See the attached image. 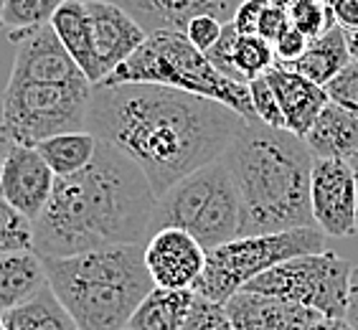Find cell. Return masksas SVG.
Masks as SVG:
<instances>
[{
  "mask_svg": "<svg viewBox=\"0 0 358 330\" xmlns=\"http://www.w3.org/2000/svg\"><path fill=\"white\" fill-rule=\"evenodd\" d=\"M305 330H353V328L348 325L345 317H320V320H315V323L308 325Z\"/></svg>",
  "mask_w": 358,
  "mask_h": 330,
  "instance_id": "8d00e7d4",
  "label": "cell"
},
{
  "mask_svg": "<svg viewBox=\"0 0 358 330\" xmlns=\"http://www.w3.org/2000/svg\"><path fill=\"white\" fill-rule=\"evenodd\" d=\"M224 26H227V23L219 21L216 15L199 13V15H193L191 21H188V26H186V31H183V34L188 36V41H191L193 46L206 54L208 48L214 46V43L221 38V31H224Z\"/></svg>",
  "mask_w": 358,
  "mask_h": 330,
  "instance_id": "4dcf8cb0",
  "label": "cell"
},
{
  "mask_svg": "<svg viewBox=\"0 0 358 330\" xmlns=\"http://www.w3.org/2000/svg\"><path fill=\"white\" fill-rule=\"evenodd\" d=\"M269 0H241V6L236 8L234 18H231V26L239 31V34H257L259 28V18H262L264 8H267Z\"/></svg>",
  "mask_w": 358,
  "mask_h": 330,
  "instance_id": "836d02e7",
  "label": "cell"
},
{
  "mask_svg": "<svg viewBox=\"0 0 358 330\" xmlns=\"http://www.w3.org/2000/svg\"><path fill=\"white\" fill-rule=\"evenodd\" d=\"M196 289L155 287L132 313L127 330H180L196 303Z\"/></svg>",
  "mask_w": 358,
  "mask_h": 330,
  "instance_id": "44dd1931",
  "label": "cell"
},
{
  "mask_svg": "<svg viewBox=\"0 0 358 330\" xmlns=\"http://www.w3.org/2000/svg\"><path fill=\"white\" fill-rule=\"evenodd\" d=\"M348 163H351L353 175H356V191H358V152H356V155H351V158H348Z\"/></svg>",
  "mask_w": 358,
  "mask_h": 330,
  "instance_id": "f35d334b",
  "label": "cell"
},
{
  "mask_svg": "<svg viewBox=\"0 0 358 330\" xmlns=\"http://www.w3.org/2000/svg\"><path fill=\"white\" fill-rule=\"evenodd\" d=\"M124 330H127V328H124Z\"/></svg>",
  "mask_w": 358,
  "mask_h": 330,
  "instance_id": "ee69618b",
  "label": "cell"
},
{
  "mask_svg": "<svg viewBox=\"0 0 358 330\" xmlns=\"http://www.w3.org/2000/svg\"><path fill=\"white\" fill-rule=\"evenodd\" d=\"M241 124L227 104L150 82L94 84L87 112V130L124 152L158 196L221 158Z\"/></svg>",
  "mask_w": 358,
  "mask_h": 330,
  "instance_id": "6da1fadb",
  "label": "cell"
},
{
  "mask_svg": "<svg viewBox=\"0 0 358 330\" xmlns=\"http://www.w3.org/2000/svg\"><path fill=\"white\" fill-rule=\"evenodd\" d=\"M289 26H292V21H289L287 10L280 8V6H275V3H267L262 18H259V28H257V34L262 36L264 41L275 43Z\"/></svg>",
  "mask_w": 358,
  "mask_h": 330,
  "instance_id": "1f68e13d",
  "label": "cell"
},
{
  "mask_svg": "<svg viewBox=\"0 0 358 330\" xmlns=\"http://www.w3.org/2000/svg\"><path fill=\"white\" fill-rule=\"evenodd\" d=\"M325 92L333 102H338L341 107H345L348 112H353L358 117V62L351 59V64L345 66L338 76H333L331 82L325 84Z\"/></svg>",
  "mask_w": 358,
  "mask_h": 330,
  "instance_id": "f546056e",
  "label": "cell"
},
{
  "mask_svg": "<svg viewBox=\"0 0 358 330\" xmlns=\"http://www.w3.org/2000/svg\"><path fill=\"white\" fill-rule=\"evenodd\" d=\"M305 143L315 158L348 160L358 152V117L328 99L313 127L305 132Z\"/></svg>",
  "mask_w": 358,
  "mask_h": 330,
  "instance_id": "e0dca14e",
  "label": "cell"
},
{
  "mask_svg": "<svg viewBox=\"0 0 358 330\" xmlns=\"http://www.w3.org/2000/svg\"><path fill=\"white\" fill-rule=\"evenodd\" d=\"M221 160L239 193V234L315 227L310 206L313 160L305 138L287 127L244 120Z\"/></svg>",
  "mask_w": 358,
  "mask_h": 330,
  "instance_id": "3957f363",
  "label": "cell"
},
{
  "mask_svg": "<svg viewBox=\"0 0 358 330\" xmlns=\"http://www.w3.org/2000/svg\"><path fill=\"white\" fill-rule=\"evenodd\" d=\"M310 206L315 227L325 236H351L358 231L356 175L348 160L315 158L310 175Z\"/></svg>",
  "mask_w": 358,
  "mask_h": 330,
  "instance_id": "30bf717a",
  "label": "cell"
},
{
  "mask_svg": "<svg viewBox=\"0 0 358 330\" xmlns=\"http://www.w3.org/2000/svg\"><path fill=\"white\" fill-rule=\"evenodd\" d=\"M348 36V48H351V56L358 62V31H345Z\"/></svg>",
  "mask_w": 358,
  "mask_h": 330,
  "instance_id": "74e56055",
  "label": "cell"
},
{
  "mask_svg": "<svg viewBox=\"0 0 358 330\" xmlns=\"http://www.w3.org/2000/svg\"><path fill=\"white\" fill-rule=\"evenodd\" d=\"M94 84L90 79L48 82L10 76L3 92L0 138L10 145H36L59 132L87 130Z\"/></svg>",
  "mask_w": 358,
  "mask_h": 330,
  "instance_id": "52a82bcc",
  "label": "cell"
},
{
  "mask_svg": "<svg viewBox=\"0 0 358 330\" xmlns=\"http://www.w3.org/2000/svg\"><path fill=\"white\" fill-rule=\"evenodd\" d=\"M158 193L115 145L99 140L92 163L56 175L51 199L34 219V252L69 257L115 244H145Z\"/></svg>",
  "mask_w": 358,
  "mask_h": 330,
  "instance_id": "7a4b0ae2",
  "label": "cell"
},
{
  "mask_svg": "<svg viewBox=\"0 0 358 330\" xmlns=\"http://www.w3.org/2000/svg\"><path fill=\"white\" fill-rule=\"evenodd\" d=\"M56 173L48 168L43 155L31 145H10L0 165V196L13 203L28 219L38 213L51 199Z\"/></svg>",
  "mask_w": 358,
  "mask_h": 330,
  "instance_id": "7c38bea8",
  "label": "cell"
},
{
  "mask_svg": "<svg viewBox=\"0 0 358 330\" xmlns=\"http://www.w3.org/2000/svg\"><path fill=\"white\" fill-rule=\"evenodd\" d=\"M0 165H3V158H0Z\"/></svg>",
  "mask_w": 358,
  "mask_h": 330,
  "instance_id": "7bdbcfd3",
  "label": "cell"
},
{
  "mask_svg": "<svg viewBox=\"0 0 358 330\" xmlns=\"http://www.w3.org/2000/svg\"><path fill=\"white\" fill-rule=\"evenodd\" d=\"M64 0H6L3 3V18L0 26L10 31H26V28L43 26L51 21V15Z\"/></svg>",
  "mask_w": 358,
  "mask_h": 330,
  "instance_id": "d4e9b609",
  "label": "cell"
},
{
  "mask_svg": "<svg viewBox=\"0 0 358 330\" xmlns=\"http://www.w3.org/2000/svg\"><path fill=\"white\" fill-rule=\"evenodd\" d=\"M231 64H234L239 82L249 84L255 76L267 74L277 64V56L272 43L264 41L259 34H239L234 41V51H231Z\"/></svg>",
  "mask_w": 358,
  "mask_h": 330,
  "instance_id": "cb8c5ba5",
  "label": "cell"
},
{
  "mask_svg": "<svg viewBox=\"0 0 358 330\" xmlns=\"http://www.w3.org/2000/svg\"><path fill=\"white\" fill-rule=\"evenodd\" d=\"M96 145H99V138L92 135L90 130H74L41 140L36 145V150L41 152L56 175H71L92 163Z\"/></svg>",
  "mask_w": 358,
  "mask_h": 330,
  "instance_id": "7402d4cb",
  "label": "cell"
},
{
  "mask_svg": "<svg viewBox=\"0 0 358 330\" xmlns=\"http://www.w3.org/2000/svg\"><path fill=\"white\" fill-rule=\"evenodd\" d=\"M323 249L325 234L317 227L269 231V234H239L231 241L206 249V267L193 289L206 300L227 305L229 297L236 295L257 275L289 257L315 254Z\"/></svg>",
  "mask_w": 358,
  "mask_h": 330,
  "instance_id": "ba28073f",
  "label": "cell"
},
{
  "mask_svg": "<svg viewBox=\"0 0 358 330\" xmlns=\"http://www.w3.org/2000/svg\"><path fill=\"white\" fill-rule=\"evenodd\" d=\"M247 87H249V96H252V107H255L257 120L269 124V127H280V130L287 127V124H285L282 107H280V102H277L275 89H272L267 82V74L255 76Z\"/></svg>",
  "mask_w": 358,
  "mask_h": 330,
  "instance_id": "83f0119b",
  "label": "cell"
},
{
  "mask_svg": "<svg viewBox=\"0 0 358 330\" xmlns=\"http://www.w3.org/2000/svg\"><path fill=\"white\" fill-rule=\"evenodd\" d=\"M180 330H234V328H231V320H229L224 305L199 295L196 303H193L191 315H188V320L183 323Z\"/></svg>",
  "mask_w": 358,
  "mask_h": 330,
  "instance_id": "f1b7e54d",
  "label": "cell"
},
{
  "mask_svg": "<svg viewBox=\"0 0 358 330\" xmlns=\"http://www.w3.org/2000/svg\"><path fill=\"white\" fill-rule=\"evenodd\" d=\"M345 320L353 330H358V267L351 272V287H348V305H345Z\"/></svg>",
  "mask_w": 358,
  "mask_h": 330,
  "instance_id": "d590c367",
  "label": "cell"
},
{
  "mask_svg": "<svg viewBox=\"0 0 358 330\" xmlns=\"http://www.w3.org/2000/svg\"><path fill=\"white\" fill-rule=\"evenodd\" d=\"M51 28L62 38L66 51L71 54L79 69L87 74L92 84H99L96 74V59H94V41H92V18L87 0H64L51 15Z\"/></svg>",
  "mask_w": 358,
  "mask_h": 330,
  "instance_id": "d6986e66",
  "label": "cell"
},
{
  "mask_svg": "<svg viewBox=\"0 0 358 330\" xmlns=\"http://www.w3.org/2000/svg\"><path fill=\"white\" fill-rule=\"evenodd\" d=\"M3 3H6V0H0V18H3ZM3 28V26H0Z\"/></svg>",
  "mask_w": 358,
  "mask_h": 330,
  "instance_id": "b9f144b4",
  "label": "cell"
},
{
  "mask_svg": "<svg viewBox=\"0 0 358 330\" xmlns=\"http://www.w3.org/2000/svg\"><path fill=\"white\" fill-rule=\"evenodd\" d=\"M224 308L234 330H305L323 317L305 305L252 289H239Z\"/></svg>",
  "mask_w": 358,
  "mask_h": 330,
  "instance_id": "5bb4252c",
  "label": "cell"
},
{
  "mask_svg": "<svg viewBox=\"0 0 358 330\" xmlns=\"http://www.w3.org/2000/svg\"><path fill=\"white\" fill-rule=\"evenodd\" d=\"M351 48H348V36H345L343 26H333L325 34L315 36L308 41V48L303 51V56H297L295 62L285 64L289 69L300 71L308 79H313L315 84L325 87L333 76H338L341 71L351 64Z\"/></svg>",
  "mask_w": 358,
  "mask_h": 330,
  "instance_id": "ffe728a7",
  "label": "cell"
},
{
  "mask_svg": "<svg viewBox=\"0 0 358 330\" xmlns=\"http://www.w3.org/2000/svg\"><path fill=\"white\" fill-rule=\"evenodd\" d=\"M34 249V221L0 196V254Z\"/></svg>",
  "mask_w": 358,
  "mask_h": 330,
  "instance_id": "484cf974",
  "label": "cell"
},
{
  "mask_svg": "<svg viewBox=\"0 0 358 330\" xmlns=\"http://www.w3.org/2000/svg\"><path fill=\"white\" fill-rule=\"evenodd\" d=\"M287 13L292 26L308 38H315V36L325 34L328 28L336 26L331 0H297L287 8Z\"/></svg>",
  "mask_w": 358,
  "mask_h": 330,
  "instance_id": "4316f807",
  "label": "cell"
},
{
  "mask_svg": "<svg viewBox=\"0 0 358 330\" xmlns=\"http://www.w3.org/2000/svg\"><path fill=\"white\" fill-rule=\"evenodd\" d=\"M145 264L158 287L193 289L206 267V249L183 229L163 227L145 241Z\"/></svg>",
  "mask_w": 358,
  "mask_h": 330,
  "instance_id": "8fae6325",
  "label": "cell"
},
{
  "mask_svg": "<svg viewBox=\"0 0 358 330\" xmlns=\"http://www.w3.org/2000/svg\"><path fill=\"white\" fill-rule=\"evenodd\" d=\"M308 36L300 34L295 26H289L287 31H285L280 38H277L275 43H272V48H275V56H277V62L280 64H289V62H295L297 56H303V51L308 48Z\"/></svg>",
  "mask_w": 358,
  "mask_h": 330,
  "instance_id": "d6a6232c",
  "label": "cell"
},
{
  "mask_svg": "<svg viewBox=\"0 0 358 330\" xmlns=\"http://www.w3.org/2000/svg\"><path fill=\"white\" fill-rule=\"evenodd\" d=\"M269 3H275V6H280V8H285V10H287V8L292 6V3H297V0H269Z\"/></svg>",
  "mask_w": 358,
  "mask_h": 330,
  "instance_id": "ab89813d",
  "label": "cell"
},
{
  "mask_svg": "<svg viewBox=\"0 0 358 330\" xmlns=\"http://www.w3.org/2000/svg\"><path fill=\"white\" fill-rule=\"evenodd\" d=\"M48 287L79 330H124L155 287L145 244H115L69 257H41Z\"/></svg>",
  "mask_w": 358,
  "mask_h": 330,
  "instance_id": "277c9868",
  "label": "cell"
},
{
  "mask_svg": "<svg viewBox=\"0 0 358 330\" xmlns=\"http://www.w3.org/2000/svg\"><path fill=\"white\" fill-rule=\"evenodd\" d=\"M351 272V261H345L331 249H323L315 254L289 257L257 275L241 289L282 297L315 310L323 317H345Z\"/></svg>",
  "mask_w": 358,
  "mask_h": 330,
  "instance_id": "9c48e42d",
  "label": "cell"
},
{
  "mask_svg": "<svg viewBox=\"0 0 358 330\" xmlns=\"http://www.w3.org/2000/svg\"><path fill=\"white\" fill-rule=\"evenodd\" d=\"M92 18V41L99 82L148 38V31L132 18L117 0H87Z\"/></svg>",
  "mask_w": 358,
  "mask_h": 330,
  "instance_id": "4fadbf2b",
  "label": "cell"
},
{
  "mask_svg": "<svg viewBox=\"0 0 358 330\" xmlns=\"http://www.w3.org/2000/svg\"><path fill=\"white\" fill-rule=\"evenodd\" d=\"M239 224L241 206L234 178L224 160L216 158L160 193L150 234L176 227L196 236L203 249H214L239 236Z\"/></svg>",
  "mask_w": 358,
  "mask_h": 330,
  "instance_id": "8992f818",
  "label": "cell"
},
{
  "mask_svg": "<svg viewBox=\"0 0 358 330\" xmlns=\"http://www.w3.org/2000/svg\"><path fill=\"white\" fill-rule=\"evenodd\" d=\"M267 82L275 89L277 102L282 107L287 130L305 138V132L310 130L320 110L331 99L325 87H320L305 74L289 69V66H285L280 62L267 71Z\"/></svg>",
  "mask_w": 358,
  "mask_h": 330,
  "instance_id": "9a60e30c",
  "label": "cell"
},
{
  "mask_svg": "<svg viewBox=\"0 0 358 330\" xmlns=\"http://www.w3.org/2000/svg\"><path fill=\"white\" fill-rule=\"evenodd\" d=\"M6 325L8 330H79L51 287H43L28 303L8 310Z\"/></svg>",
  "mask_w": 358,
  "mask_h": 330,
  "instance_id": "603a6c76",
  "label": "cell"
},
{
  "mask_svg": "<svg viewBox=\"0 0 358 330\" xmlns=\"http://www.w3.org/2000/svg\"><path fill=\"white\" fill-rule=\"evenodd\" d=\"M336 23L345 31H358V0H331Z\"/></svg>",
  "mask_w": 358,
  "mask_h": 330,
  "instance_id": "e575fe53",
  "label": "cell"
},
{
  "mask_svg": "<svg viewBox=\"0 0 358 330\" xmlns=\"http://www.w3.org/2000/svg\"><path fill=\"white\" fill-rule=\"evenodd\" d=\"M0 330H8V325H6V313H0Z\"/></svg>",
  "mask_w": 358,
  "mask_h": 330,
  "instance_id": "60d3db41",
  "label": "cell"
},
{
  "mask_svg": "<svg viewBox=\"0 0 358 330\" xmlns=\"http://www.w3.org/2000/svg\"><path fill=\"white\" fill-rule=\"evenodd\" d=\"M150 82L193 92L227 104L244 120H257L249 87L224 76L203 51L188 41L183 31H152L117 69L99 84Z\"/></svg>",
  "mask_w": 358,
  "mask_h": 330,
  "instance_id": "5b68a950",
  "label": "cell"
},
{
  "mask_svg": "<svg viewBox=\"0 0 358 330\" xmlns=\"http://www.w3.org/2000/svg\"><path fill=\"white\" fill-rule=\"evenodd\" d=\"M43 287H48V275L38 252L23 249L0 254V313L28 303Z\"/></svg>",
  "mask_w": 358,
  "mask_h": 330,
  "instance_id": "ac0fdd59",
  "label": "cell"
},
{
  "mask_svg": "<svg viewBox=\"0 0 358 330\" xmlns=\"http://www.w3.org/2000/svg\"><path fill=\"white\" fill-rule=\"evenodd\" d=\"M120 6L152 34V31H186L188 21L199 13H211L219 21L231 23L236 13L234 0H117Z\"/></svg>",
  "mask_w": 358,
  "mask_h": 330,
  "instance_id": "2e32d148",
  "label": "cell"
}]
</instances>
